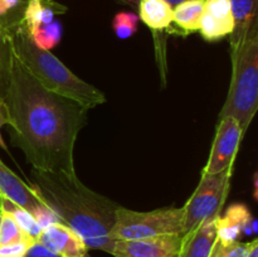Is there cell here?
<instances>
[{"instance_id": "cell-27", "label": "cell", "mask_w": 258, "mask_h": 257, "mask_svg": "<svg viewBox=\"0 0 258 257\" xmlns=\"http://www.w3.org/2000/svg\"><path fill=\"white\" fill-rule=\"evenodd\" d=\"M4 125H12V117H10L9 108H8L4 98H0V130H2V127ZM0 146L7 150V145H5L4 140L2 138V133H0Z\"/></svg>"}, {"instance_id": "cell-22", "label": "cell", "mask_w": 258, "mask_h": 257, "mask_svg": "<svg viewBox=\"0 0 258 257\" xmlns=\"http://www.w3.org/2000/svg\"><path fill=\"white\" fill-rule=\"evenodd\" d=\"M139 20L140 18L134 13H117L112 22V28L116 37L120 39H127L131 35L135 34L139 27Z\"/></svg>"}, {"instance_id": "cell-5", "label": "cell", "mask_w": 258, "mask_h": 257, "mask_svg": "<svg viewBox=\"0 0 258 257\" xmlns=\"http://www.w3.org/2000/svg\"><path fill=\"white\" fill-rule=\"evenodd\" d=\"M181 223L183 207L138 212L120 206L116 211V219L111 231V238L113 241H126L181 234Z\"/></svg>"}, {"instance_id": "cell-8", "label": "cell", "mask_w": 258, "mask_h": 257, "mask_svg": "<svg viewBox=\"0 0 258 257\" xmlns=\"http://www.w3.org/2000/svg\"><path fill=\"white\" fill-rule=\"evenodd\" d=\"M181 234L153 237L144 239L115 241L112 256L115 257H178Z\"/></svg>"}, {"instance_id": "cell-29", "label": "cell", "mask_w": 258, "mask_h": 257, "mask_svg": "<svg viewBox=\"0 0 258 257\" xmlns=\"http://www.w3.org/2000/svg\"><path fill=\"white\" fill-rule=\"evenodd\" d=\"M246 257H258V239L249 242V249Z\"/></svg>"}, {"instance_id": "cell-18", "label": "cell", "mask_w": 258, "mask_h": 257, "mask_svg": "<svg viewBox=\"0 0 258 257\" xmlns=\"http://www.w3.org/2000/svg\"><path fill=\"white\" fill-rule=\"evenodd\" d=\"M42 2L43 0H29V3H28L22 22L28 33L53 22L54 10L43 4Z\"/></svg>"}, {"instance_id": "cell-23", "label": "cell", "mask_w": 258, "mask_h": 257, "mask_svg": "<svg viewBox=\"0 0 258 257\" xmlns=\"http://www.w3.org/2000/svg\"><path fill=\"white\" fill-rule=\"evenodd\" d=\"M29 213L32 214V217L34 218V221L37 222V224L39 226L40 229H44L55 223H62L59 216H58L47 203L38 204V206L35 207V208H33Z\"/></svg>"}, {"instance_id": "cell-32", "label": "cell", "mask_w": 258, "mask_h": 257, "mask_svg": "<svg viewBox=\"0 0 258 257\" xmlns=\"http://www.w3.org/2000/svg\"><path fill=\"white\" fill-rule=\"evenodd\" d=\"M0 226H2V213H0Z\"/></svg>"}, {"instance_id": "cell-15", "label": "cell", "mask_w": 258, "mask_h": 257, "mask_svg": "<svg viewBox=\"0 0 258 257\" xmlns=\"http://www.w3.org/2000/svg\"><path fill=\"white\" fill-rule=\"evenodd\" d=\"M139 12V18L154 30L168 29L173 23V7L164 0H140Z\"/></svg>"}, {"instance_id": "cell-28", "label": "cell", "mask_w": 258, "mask_h": 257, "mask_svg": "<svg viewBox=\"0 0 258 257\" xmlns=\"http://www.w3.org/2000/svg\"><path fill=\"white\" fill-rule=\"evenodd\" d=\"M20 3V0H0V17L7 14L9 10L17 7Z\"/></svg>"}, {"instance_id": "cell-10", "label": "cell", "mask_w": 258, "mask_h": 257, "mask_svg": "<svg viewBox=\"0 0 258 257\" xmlns=\"http://www.w3.org/2000/svg\"><path fill=\"white\" fill-rule=\"evenodd\" d=\"M234 28L231 0H206L199 32L208 42L231 35Z\"/></svg>"}, {"instance_id": "cell-12", "label": "cell", "mask_w": 258, "mask_h": 257, "mask_svg": "<svg viewBox=\"0 0 258 257\" xmlns=\"http://www.w3.org/2000/svg\"><path fill=\"white\" fill-rule=\"evenodd\" d=\"M0 194L28 212L44 203L30 184L23 181L12 169L0 160Z\"/></svg>"}, {"instance_id": "cell-13", "label": "cell", "mask_w": 258, "mask_h": 257, "mask_svg": "<svg viewBox=\"0 0 258 257\" xmlns=\"http://www.w3.org/2000/svg\"><path fill=\"white\" fill-rule=\"evenodd\" d=\"M216 218L207 219L194 231L183 236L178 257L212 256V252L217 243Z\"/></svg>"}, {"instance_id": "cell-21", "label": "cell", "mask_w": 258, "mask_h": 257, "mask_svg": "<svg viewBox=\"0 0 258 257\" xmlns=\"http://www.w3.org/2000/svg\"><path fill=\"white\" fill-rule=\"evenodd\" d=\"M2 213V226H0V244L13 243V242H34L32 237L20 229L17 222L8 213Z\"/></svg>"}, {"instance_id": "cell-17", "label": "cell", "mask_w": 258, "mask_h": 257, "mask_svg": "<svg viewBox=\"0 0 258 257\" xmlns=\"http://www.w3.org/2000/svg\"><path fill=\"white\" fill-rule=\"evenodd\" d=\"M0 212L8 213L9 216H12L13 219L17 222L18 226L20 227V229H22L24 233H27L29 237H32L33 239L37 241L38 236H39V233L42 232V229L39 228L37 222L34 221L32 214H30L27 209L18 206L14 202H12L10 199L2 196V199H0Z\"/></svg>"}, {"instance_id": "cell-25", "label": "cell", "mask_w": 258, "mask_h": 257, "mask_svg": "<svg viewBox=\"0 0 258 257\" xmlns=\"http://www.w3.org/2000/svg\"><path fill=\"white\" fill-rule=\"evenodd\" d=\"M35 242V241H34ZM34 242H13V243L0 244V257H25L28 248Z\"/></svg>"}, {"instance_id": "cell-3", "label": "cell", "mask_w": 258, "mask_h": 257, "mask_svg": "<svg viewBox=\"0 0 258 257\" xmlns=\"http://www.w3.org/2000/svg\"><path fill=\"white\" fill-rule=\"evenodd\" d=\"M10 45L33 77L49 92L57 93L91 110L106 102V96L95 86L76 76L50 50L38 48L23 24L10 32Z\"/></svg>"}, {"instance_id": "cell-14", "label": "cell", "mask_w": 258, "mask_h": 257, "mask_svg": "<svg viewBox=\"0 0 258 257\" xmlns=\"http://www.w3.org/2000/svg\"><path fill=\"white\" fill-rule=\"evenodd\" d=\"M258 0H231L232 15L234 20L233 32L231 33V50L239 47L248 34L249 29L253 27L257 20Z\"/></svg>"}, {"instance_id": "cell-26", "label": "cell", "mask_w": 258, "mask_h": 257, "mask_svg": "<svg viewBox=\"0 0 258 257\" xmlns=\"http://www.w3.org/2000/svg\"><path fill=\"white\" fill-rule=\"evenodd\" d=\"M25 257H60L58 254L53 253L52 251H49L48 248H45L43 244H40L39 242L35 241L34 243L30 244V247L28 248L27 254Z\"/></svg>"}, {"instance_id": "cell-24", "label": "cell", "mask_w": 258, "mask_h": 257, "mask_svg": "<svg viewBox=\"0 0 258 257\" xmlns=\"http://www.w3.org/2000/svg\"><path fill=\"white\" fill-rule=\"evenodd\" d=\"M249 249V242L236 241L233 243L223 244L217 241L211 257H246Z\"/></svg>"}, {"instance_id": "cell-20", "label": "cell", "mask_w": 258, "mask_h": 257, "mask_svg": "<svg viewBox=\"0 0 258 257\" xmlns=\"http://www.w3.org/2000/svg\"><path fill=\"white\" fill-rule=\"evenodd\" d=\"M10 63V33L0 23V98L4 96L9 77Z\"/></svg>"}, {"instance_id": "cell-19", "label": "cell", "mask_w": 258, "mask_h": 257, "mask_svg": "<svg viewBox=\"0 0 258 257\" xmlns=\"http://www.w3.org/2000/svg\"><path fill=\"white\" fill-rule=\"evenodd\" d=\"M32 42L37 45L38 48L44 50H50L54 48L62 38V24L59 22H54L47 25L37 28L33 32L29 33Z\"/></svg>"}, {"instance_id": "cell-16", "label": "cell", "mask_w": 258, "mask_h": 257, "mask_svg": "<svg viewBox=\"0 0 258 257\" xmlns=\"http://www.w3.org/2000/svg\"><path fill=\"white\" fill-rule=\"evenodd\" d=\"M206 0H185L173 8V23L184 33H193L199 29Z\"/></svg>"}, {"instance_id": "cell-31", "label": "cell", "mask_w": 258, "mask_h": 257, "mask_svg": "<svg viewBox=\"0 0 258 257\" xmlns=\"http://www.w3.org/2000/svg\"><path fill=\"white\" fill-rule=\"evenodd\" d=\"M83 257H92V256H91V254H88V252H87V253H86Z\"/></svg>"}, {"instance_id": "cell-11", "label": "cell", "mask_w": 258, "mask_h": 257, "mask_svg": "<svg viewBox=\"0 0 258 257\" xmlns=\"http://www.w3.org/2000/svg\"><path fill=\"white\" fill-rule=\"evenodd\" d=\"M37 242L60 257H83L88 251L80 234L64 223H55L42 229Z\"/></svg>"}, {"instance_id": "cell-33", "label": "cell", "mask_w": 258, "mask_h": 257, "mask_svg": "<svg viewBox=\"0 0 258 257\" xmlns=\"http://www.w3.org/2000/svg\"><path fill=\"white\" fill-rule=\"evenodd\" d=\"M0 199H2V194H0Z\"/></svg>"}, {"instance_id": "cell-9", "label": "cell", "mask_w": 258, "mask_h": 257, "mask_svg": "<svg viewBox=\"0 0 258 257\" xmlns=\"http://www.w3.org/2000/svg\"><path fill=\"white\" fill-rule=\"evenodd\" d=\"M217 241L228 244L238 241L242 233L257 232V221L243 203H233L226 209L223 216L216 218Z\"/></svg>"}, {"instance_id": "cell-7", "label": "cell", "mask_w": 258, "mask_h": 257, "mask_svg": "<svg viewBox=\"0 0 258 257\" xmlns=\"http://www.w3.org/2000/svg\"><path fill=\"white\" fill-rule=\"evenodd\" d=\"M243 134V128L234 117L226 116L219 118L211 154L203 173L216 174L233 168Z\"/></svg>"}, {"instance_id": "cell-30", "label": "cell", "mask_w": 258, "mask_h": 257, "mask_svg": "<svg viewBox=\"0 0 258 257\" xmlns=\"http://www.w3.org/2000/svg\"><path fill=\"white\" fill-rule=\"evenodd\" d=\"M164 2H166L169 5H170V7L174 8V7H176L178 4H180V3L185 2V0H164Z\"/></svg>"}, {"instance_id": "cell-1", "label": "cell", "mask_w": 258, "mask_h": 257, "mask_svg": "<svg viewBox=\"0 0 258 257\" xmlns=\"http://www.w3.org/2000/svg\"><path fill=\"white\" fill-rule=\"evenodd\" d=\"M10 136L33 169L77 174L75 145L87 123V111L75 101L45 90L10 45L9 77L4 96Z\"/></svg>"}, {"instance_id": "cell-2", "label": "cell", "mask_w": 258, "mask_h": 257, "mask_svg": "<svg viewBox=\"0 0 258 257\" xmlns=\"http://www.w3.org/2000/svg\"><path fill=\"white\" fill-rule=\"evenodd\" d=\"M32 184L44 203L59 216L62 223L81 236L88 249L112 254L111 231L120 206L86 186L77 174L32 169Z\"/></svg>"}, {"instance_id": "cell-6", "label": "cell", "mask_w": 258, "mask_h": 257, "mask_svg": "<svg viewBox=\"0 0 258 257\" xmlns=\"http://www.w3.org/2000/svg\"><path fill=\"white\" fill-rule=\"evenodd\" d=\"M233 168L216 174L202 173L198 186L183 207L181 236L194 231L207 219H213L221 214L229 191Z\"/></svg>"}, {"instance_id": "cell-4", "label": "cell", "mask_w": 258, "mask_h": 257, "mask_svg": "<svg viewBox=\"0 0 258 257\" xmlns=\"http://www.w3.org/2000/svg\"><path fill=\"white\" fill-rule=\"evenodd\" d=\"M231 58L232 80L219 118L232 116L246 131L258 108V23L239 47L231 50Z\"/></svg>"}]
</instances>
